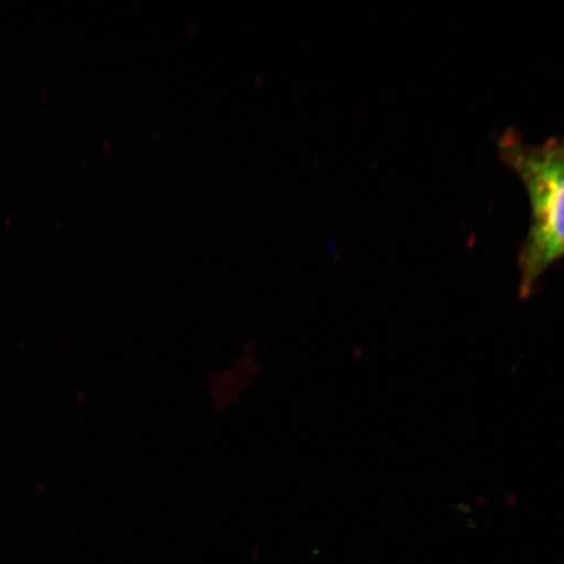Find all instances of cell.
<instances>
[{
  "label": "cell",
  "instance_id": "6da1fadb",
  "mask_svg": "<svg viewBox=\"0 0 564 564\" xmlns=\"http://www.w3.org/2000/svg\"><path fill=\"white\" fill-rule=\"evenodd\" d=\"M500 158L519 176L531 207V225L519 257L520 293L527 297L550 267L564 258V137L529 144L510 130Z\"/></svg>",
  "mask_w": 564,
  "mask_h": 564
}]
</instances>
